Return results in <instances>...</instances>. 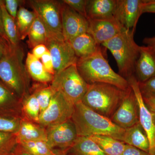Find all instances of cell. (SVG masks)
Masks as SVG:
<instances>
[{
    "instance_id": "6da1fadb",
    "label": "cell",
    "mask_w": 155,
    "mask_h": 155,
    "mask_svg": "<svg viewBox=\"0 0 155 155\" xmlns=\"http://www.w3.org/2000/svg\"><path fill=\"white\" fill-rule=\"evenodd\" d=\"M78 136L106 135L122 141L125 129L119 127L110 119L92 110L81 102L74 105L72 117Z\"/></svg>"
},
{
    "instance_id": "7a4b0ae2",
    "label": "cell",
    "mask_w": 155,
    "mask_h": 155,
    "mask_svg": "<svg viewBox=\"0 0 155 155\" xmlns=\"http://www.w3.org/2000/svg\"><path fill=\"white\" fill-rule=\"evenodd\" d=\"M76 67L81 75L88 84H108L124 91L130 87L127 81L112 69L101 47L91 55L78 58Z\"/></svg>"
},
{
    "instance_id": "3957f363",
    "label": "cell",
    "mask_w": 155,
    "mask_h": 155,
    "mask_svg": "<svg viewBox=\"0 0 155 155\" xmlns=\"http://www.w3.org/2000/svg\"><path fill=\"white\" fill-rule=\"evenodd\" d=\"M134 32L124 28L101 45L112 53L117 63L119 75L126 80L134 75L136 64L139 57L140 46L134 41Z\"/></svg>"
},
{
    "instance_id": "277c9868",
    "label": "cell",
    "mask_w": 155,
    "mask_h": 155,
    "mask_svg": "<svg viewBox=\"0 0 155 155\" xmlns=\"http://www.w3.org/2000/svg\"><path fill=\"white\" fill-rule=\"evenodd\" d=\"M23 57L21 46H13L0 60V81L19 98L25 94L28 81Z\"/></svg>"
},
{
    "instance_id": "5b68a950",
    "label": "cell",
    "mask_w": 155,
    "mask_h": 155,
    "mask_svg": "<svg viewBox=\"0 0 155 155\" xmlns=\"http://www.w3.org/2000/svg\"><path fill=\"white\" fill-rule=\"evenodd\" d=\"M125 91L108 84H89L81 102L92 110L110 119L121 104Z\"/></svg>"
},
{
    "instance_id": "8992f818",
    "label": "cell",
    "mask_w": 155,
    "mask_h": 155,
    "mask_svg": "<svg viewBox=\"0 0 155 155\" xmlns=\"http://www.w3.org/2000/svg\"><path fill=\"white\" fill-rule=\"evenodd\" d=\"M51 86L75 105L81 101L89 84L81 75L75 64L54 75Z\"/></svg>"
},
{
    "instance_id": "52a82bcc",
    "label": "cell",
    "mask_w": 155,
    "mask_h": 155,
    "mask_svg": "<svg viewBox=\"0 0 155 155\" xmlns=\"http://www.w3.org/2000/svg\"><path fill=\"white\" fill-rule=\"evenodd\" d=\"M28 2L44 24L49 38L65 40L62 29L61 2L54 0H31Z\"/></svg>"
},
{
    "instance_id": "ba28073f",
    "label": "cell",
    "mask_w": 155,
    "mask_h": 155,
    "mask_svg": "<svg viewBox=\"0 0 155 155\" xmlns=\"http://www.w3.org/2000/svg\"><path fill=\"white\" fill-rule=\"evenodd\" d=\"M74 105L64 95L55 91L48 107L40 115L39 124L43 127L61 124L71 119Z\"/></svg>"
},
{
    "instance_id": "9c48e42d",
    "label": "cell",
    "mask_w": 155,
    "mask_h": 155,
    "mask_svg": "<svg viewBox=\"0 0 155 155\" xmlns=\"http://www.w3.org/2000/svg\"><path fill=\"white\" fill-rule=\"evenodd\" d=\"M135 94L139 108V122L146 133L150 142V155H155V113L147 106L142 96L138 82L134 75L127 79Z\"/></svg>"
},
{
    "instance_id": "30bf717a",
    "label": "cell",
    "mask_w": 155,
    "mask_h": 155,
    "mask_svg": "<svg viewBox=\"0 0 155 155\" xmlns=\"http://www.w3.org/2000/svg\"><path fill=\"white\" fill-rule=\"evenodd\" d=\"M110 119L117 126L125 129L139 122L137 100L130 86L125 91L121 104Z\"/></svg>"
},
{
    "instance_id": "8fae6325",
    "label": "cell",
    "mask_w": 155,
    "mask_h": 155,
    "mask_svg": "<svg viewBox=\"0 0 155 155\" xmlns=\"http://www.w3.org/2000/svg\"><path fill=\"white\" fill-rule=\"evenodd\" d=\"M47 142L51 148L69 149L77 139L76 127L72 119L47 127Z\"/></svg>"
},
{
    "instance_id": "7c38bea8",
    "label": "cell",
    "mask_w": 155,
    "mask_h": 155,
    "mask_svg": "<svg viewBox=\"0 0 155 155\" xmlns=\"http://www.w3.org/2000/svg\"><path fill=\"white\" fill-rule=\"evenodd\" d=\"M45 45L52 59L55 75L76 64L78 58L69 42L49 38Z\"/></svg>"
},
{
    "instance_id": "4fadbf2b",
    "label": "cell",
    "mask_w": 155,
    "mask_h": 155,
    "mask_svg": "<svg viewBox=\"0 0 155 155\" xmlns=\"http://www.w3.org/2000/svg\"><path fill=\"white\" fill-rule=\"evenodd\" d=\"M62 29L64 39L67 41L87 32L88 20L69 6L61 2Z\"/></svg>"
},
{
    "instance_id": "5bb4252c",
    "label": "cell",
    "mask_w": 155,
    "mask_h": 155,
    "mask_svg": "<svg viewBox=\"0 0 155 155\" xmlns=\"http://www.w3.org/2000/svg\"><path fill=\"white\" fill-rule=\"evenodd\" d=\"M143 0H118L115 18L125 28L135 31L142 14Z\"/></svg>"
},
{
    "instance_id": "9a60e30c",
    "label": "cell",
    "mask_w": 155,
    "mask_h": 155,
    "mask_svg": "<svg viewBox=\"0 0 155 155\" xmlns=\"http://www.w3.org/2000/svg\"><path fill=\"white\" fill-rule=\"evenodd\" d=\"M88 20L87 32L99 45L113 38L125 28L116 19H89Z\"/></svg>"
},
{
    "instance_id": "2e32d148",
    "label": "cell",
    "mask_w": 155,
    "mask_h": 155,
    "mask_svg": "<svg viewBox=\"0 0 155 155\" xmlns=\"http://www.w3.org/2000/svg\"><path fill=\"white\" fill-rule=\"evenodd\" d=\"M134 76L138 82H144L155 77V49L140 46V55L135 65Z\"/></svg>"
},
{
    "instance_id": "e0dca14e",
    "label": "cell",
    "mask_w": 155,
    "mask_h": 155,
    "mask_svg": "<svg viewBox=\"0 0 155 155\" xmlns=\"http://www.w3.org/2000/svg\"><path fill=\"white\" fill-rule=\"evenodd\" d=\"M118 0H88L86 13L87 19H115Z\"/></svg>"
},
{
    "instance_id": "ac0fdd59",
    "label": "cell",
    "mask_w": 155,
    "mask_h": 155,
    "mask_svg": "<svg viewBox=\"0 0 155 155\" xmlns=\"http://www.w3.org/2000/svg\"><path fill=\"white\" fill-rule=\"evenodd\" d=\"M68 42L78 59L91 55L101 47L87 32L80 35Z\"/></svg>"
},
{
    "instance_id": "d6986e66",
    "label": "cell",
    "mask_w": 155,
    "mask_h": 155,
    "mask_svg": "<svg viewBox=\"0 0 155 155\" xmlns=\"http://www.w3.org/2000/svg\"><path fill=\"white\" fill-rule=\"evenodd\" d=\"M122 141L125 144L149 153V140L139 122L132 127L125 129Z\"/></svg>"
},
{
    "instance_id": "ffe728a7",
    "label": "cell",
    "mask_w": 155,
    "mask_h": 155,
    "mask_svg": "<svg viewBox=\"0 0 155 155\" xmlns=\"http://www.w3.org/2000/svg\"><path fill=\"white\" fill-rule=\"evenodd\" d=\"M18 143L22 141H47L46 130L44 127L28 121L21 120L16 133Z\"/></svg>"
},
{
    "instance_id": "44dd1931",
    "label": "cell",
    "mask_w": 155,
    "mask_h": 155,
    "mask_svg": "<svg viewBox=\"0 0 155 155\" xmlns=\"http://www.w3.org/2000/svg\"><path fill=\"white\" fill-rule=\"evenodd\" d=\"M19 99L0 81V114L19 117Z\"/></svg>"
},
{
    "instance_id": "7402d4cb",
    "label": "cell",
    "mask_w": 155,
    "mask_h": 155,
    "mask_svg": "<svg viewBox=\"0 0 155 155\" xmlns=\"http://www.w3.org/2000/svg\"><path fill=\"white\" fill-rule=\"evenodd\" d=\"M25 68L31 77L36 81L45 83L52 82L54 75L45 69L39 59L35 58L31 53H28L25 60Z\"/></svg>"
},
{
    "instance_id": "603a6c76",
    "label": "cell",
    "mask_w": 155,
    "mask_h": 155,
    "mask_svg": "<svg viewBox=\"0 0 155 155\" xmlns=\"http://www.w3.org/2000/svg\"><path fill=\"white\" fill-rule=\"evenodd\" d=\"M68 155H107L97 144L86 137H78Z\"/></svg>"
},
{
    "instance_id": "cb8c5ba5",
    "label": "cell",
    "mask_w": 155,
    "mask_h": 155,
    "mask_svg": "<svg viewBox=\"0 0 155 155\" xmlns=\"http://www.w3.org/2000/svg\"><path fill=\"white\" fill-rule=\"evenodd\" d=\"M107 155H122L125 144L123 141L106 135L89 137Z\"/></svg>"
},
{
    "instance_id": "d4e9b609",
    "label": "cell",
    "mask_w": 155,
    "mask_h": 155,
    "mask_svg": "<svg viewBox=\"0 0 155 155\" xmlns=\"http://www.w3.org/2000/svg\"><path fill=\"white\" fill-rule=\"evenodd\" d=\"M37 16L33 11H29L23 6L19 7L16 21L20 40L25 39L28 36Z\"/></svg>"
},
{
    "instance_id": "484cf974",
    "label": "cell",
    "mask_w": 155,
    "mask_h": 155,
    "mask_svg": "<svg viewBox=\"0 0 155 155\" xmlns=\"http://www.w3.org/2000/svg\"><path fill=\"white\" fill-rule=\"evenodd\" d=\"M0 4L2 8L3 26L6 36L12 46L20 45V40L16 20L6 11L3 0H0Z\"/></svg>"
},
{
    "instance_id": "4316f807",
    "label": "cell",
    "mask_w": 155,
    "mask_h": 155,
    "mask_svg": "<svg viewBox=\"0 0 155 155\" xmlns=\"http://www.w3.org/2000/svg\"><path fill=\"white\" fill-rule=\"evenodd\" d=\"M27 36L28 46L32 48L38 45H45L48 39L49 38L46 28L38 16L31 26Z\"/></svg>"
},
{
    "instance_id": "83f0119b",
    "label": "cell",
    "mask_w": 155,
    "mask_h": 155,
    "mask_svg": "<svg viewBox=\"0 0 155 155\" xmlns=\"http://www.w3.org/2000/svg\"><path fill=\"white\" fill-rule=\"evenodd\" d=\"M19 144L32 155H57L56 150L51 148L46 141H22Z\"/></svg>"
},
{
    "instance_id": "f1b7e54d",
    "label": "cell",
    "mask_w": 155,
    "mask_h": 155,
    "mask_svg": "<svg viewBox=\"0 0 155 155\" xmlns=\"http://www.w3.org/2000/svg\"><path fill=\"white\" fill-rule=\"evenodd\" d=\"M18 145L16 134L0 131V155H14Z\"/></svg>"
},
{
    "instance_id": "f546056e",
    "label": "cell",
    "mask_w": 155,
    "mask_h": 155,
    "mask_svg": "<svg viewBox=\"0 0 155 155\" xmlns=\"http://www.w3.org/2000/svg\"><path fill=\"white\" fill-rule=\"evenodd\" d=\"M22 106L23 110L28 118L34 122L38 123L40 107L34 93L25 97Z\"/></svg>"
},
{
    "instance_id": "4dcf8cb0",
    "label": "cell",
    "mask_w": 155,
    "mask_h": 155,
    "mask_svg": "<svg viewBox=\"0 0 155 155\" xmlns=\"http://www.w3.org/2000/svg\"><path fill=\"white\" fill-rule=\"evenodd\" d=\"M21 119L0 114V131L16 134L19 130Z\"/></svg>"
},
{
    "instance_id": "1f68e13d",
    "label": "cell",
    "mask_w": 155,
    "mask_h": 155,
    "mask_svg": "<svg viewBox=\"0 0 155 155\" xmlns=\"http://www.w3.org/2000/svg\"><path fill=\"white\" fill-rule=\"evenodd\" d=\"M55 92V91L51 85L39 89L35 92V94L36 96L40 107V114L44 112L48 107Z\"/></svg>"
},
{
    "instance_id": "d6a6232c",
    "label": "cell",
    "mask_w": 155,
    "mask_h": 155,
    "mask_svg": "<svg viewBox=\"0 0 155 155\" xmlns=\"http://www.w3.org/2000/svg\"><path fill=\"white\" fill-rule=\"evenodd\" d=\"M138 85L143 97H155V77L144 82H138Z\"/></svg>"
},
{
    "instance_id": "836d02e7",
    "label": "cell",
    "mask_w": 155,
    "mask_h": 155,
    "mask_svg": "<svg viewBox=\"0 0 155 155\" xmlns=\"http://www.w3.org/2000/svg\"><path fill=\"white\" fill-rule=\"evenodd\" d=\"M62 2L87 19L86 13L87 0H64Z\"/></svg>"
},
{
    "instance_id": "e575fe53",
    "label": "cell",
    "mask_w": 155,
    "mask_h": 155,
    "mask_svg": "<svg viewBox=\"0 0 155 155\" xmlns=\"http://www.w3.org/2000/svg\"><path fill=\"white\" fill-rule=\"evenodd\" d=\"M4 5L8 13L16 20L19 7L24 1L20 0H4Z\"/></svg>"
},
{
    "instance_id": "d590c367",
    "label": "cell",
    "mask_w": 155,
    "mask_h": 155,
    "mask_svg": "<svg viewBox=\"0 0 155 155\" xmlns=\"http://www.w3.org/2000/svg\"><path fill=\"white\" fill-rule=\"evenodd\" d=\"M40 60L46 71L51 75H54L52 59L48 50L41 57Z\"/></svg>"
},
{
    "instance_id": "8d00e7d4",
    "label": "cell",
    "mask_w": 155,
    "mask_h": 155,
    "mask_svg": "<svg viewBox=\"0 0 155 155\" xmlns=\"http://www.w3.org/2000/svg\"><path fill=\"white\" fill-rule=\"evenodd\" d=\"M0 43L7 50H10L13 46L7 38L4 30L1 4H0Z\"/></svg>"
},
{
    "instance_id": "74e56055",
    "label": "cell",
    "mask_w": 155,
    "mask_h": 155,
    "mask_svg": "<svg viewBox=\"0 0 155 155\" xmlns=\"http://www.w3.org/2000/svg\"><path fill=\"white\" fill-rule=\"evenodd\" d=\"M122 155H150L149 153L143 151L142 150L131 146L129 145L125 144V150Z\"/></svg>"
},
{
    "instance_id": "f35d334b",
    "label": "cell",
    "mask_w": 155,
    "mask_h": 155,
    "mask_svg": "<svg viewBox=\"0 0 155 155\" xmlns=\"http://www.w3.org/2000/svg\"><path fill=\"white\" fill-rule=\"evenodd\" d=\"M142 14L155 13V0H143Z\"/></svg>"
},
{
    "instance_id": "ab89813d",
    "label": "cell",
    "mask_w": 155,
    "mask_h": 155,
    "mask_svg": "<svg viewBox=\"0 0 155 155\" xmlns=\"http://www.w3.org/2000/svg\"><path fill=\"white\" fill-rule=\"evenodd\" d=\"M48 50L45 45H39L33 48L31 54L35 58L40 60L41 58L47 51Z\"/></svg>"
},
{
    "instance_id": "60d3db41",
    "label": "cell",
    "mask_w": 155,
    "mask_h": 155,
    "mask_svg": "<svg viewBox=\"0 0 155 155\" xmlns=\"http://www.w3.org/2000/svg\"><path fill=\"white\" fill-rule=\"evenodd\" d=\"M144 102L147 106L154 113H155V97H143Z\"/></svg>"
},
{
    "instance_id": "b9f144b4",
    "label": "cell",
    "mask_w": 155,
    "mask_h": 155,
    "mask_svg": "<svg viewBox=\"0 0 155 155\" xmlns=\"http://www.w3.org/2000/svg\"><path fill=\"white\" fill-rule=\"evenodd\" d=\"M143 43L147 45V46L150 47L155 49V36L153 37L145 38L143 40Z\"/></svg>"
},
{
    "instance_id": "7bdbcfd3",
    "label": "cell",
    "mask_w": 155,
    "mask_h": 155,
    "mask_svg": "<svg viewBox=\"0 0 155 155\" xmlns=\"http://www.w3.org/2000/svg\"><path fill=\"white\" fill-rule=\"evenodd\" d=\"M14 155H32L30 153L27 152L25 150L20 146L19 145H18V147L16 149L15 152H14Z\"/></svg>"
},
{
    "instance_id": "ee69618b",
    "label": "cell",
    "mask_w": 155,
    "mask_h": 155,
    "mask_svg": "<svg viewBox=\"0 0 155 155\" xmlns=\"http://www.w3.org/2000/svg\"><path fill=\"white\" fill-rule=\"evenodd\" d=\"M69 150V149L56 150H57V155H68Z\"/></svg>"
},
{
    "instance_id": "f6af8a7d",
    "label": "cell",
    "mask_w": 155,
    "mask_h": 155,
    "mask_svg": "<svg viewBox=\"0 0 155 155\" xmlns=\"http://www.w3.org/2000/svg\"><path fill=\"white\" fill-rule=\"evenodd\" d=\"M8 51V50L6 49L5 47L0 43V60H1V58H2L5 53Z\"/></svg>"
}]
</instances>
